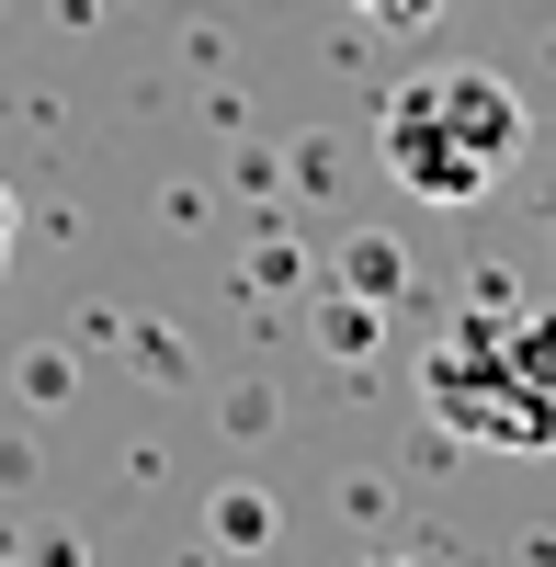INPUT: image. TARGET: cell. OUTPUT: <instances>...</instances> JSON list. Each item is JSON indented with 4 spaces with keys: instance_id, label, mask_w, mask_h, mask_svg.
I'll return each instance as SVG.
<instances>
[{
    "instance_id": "cell-4",
    "label": "cell",
    "mask_w": 556,
    "mask_h": 567,
    "mask_svg": "<svg viewBox=\"0 0 556 567\" xmlns=\"http://www.w3.org/2000/svg\"><path fill=\"white\" fill-rule=\"evenodd\" d=\"M12 227H23V216H12V182H0V272H12Z\"/></svg>"
},
{
    "instance_id": "cell-3",
    "label": "cell",
    "mask_w": 556,
    "mask_h": 567,
    "mask_svg": "<svg viewBox=\"0 0 556 567\" xmlns=\"http://www.w3.org/2000/svg\"><path fill=\"white\" fill-rule=\"evenodd\" d=\"M352 12H375V23H432L443 0H352Z\"/></svg>"
},
{
    "instance_id": "cell-1",
    "label": "cell",
    "mask_w": 556,
    "mask_h": 567,
    "mask_svg": "<svg viewBox=\"0 0 556 567\" xmlns=\"http://www.w3.org/2000/svg\"><path fill=\"white\" fill-rule=\"evenodd\" d=\"M421 398L477 454H556V307L523 296L454 307L421 352Z\"/></svg>"
},
{
    "instance_id": "cell-5",
    "label": "cell",
    "mask_w": 556,
    "mask_h": 567,
    "mask_svg": "<svg viewBox=\"0 0 556 567\" xmlns=\"http://www.w3.org/2000/svg\"><path fill=\"white\" fill-rule=\"evenodd\" d=\"M375 567H409V556H375Z\"/></svg>"
},
{
    "instance_id": "cell-2",
    "label": "cell",
    "mask_w": 556,
    "mask_h": 567,
    "mask_svg": "<svg viewBox=\"0 0 556 567\" xmlns=\"http://www.w3.org/2000/svg\"><path fill=\"white\" fill-rule=\"evenodd\" d=\"M375 148L398 171V194H421V205H477L512 182L523 159V103H512V80H488V69H421L387 103L375 125Z\"/></svg>"
}]
</instances>
